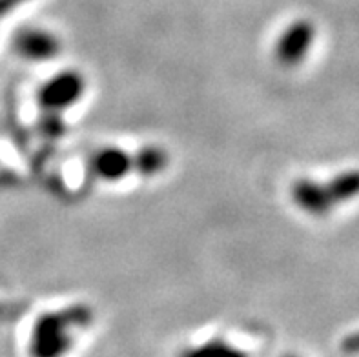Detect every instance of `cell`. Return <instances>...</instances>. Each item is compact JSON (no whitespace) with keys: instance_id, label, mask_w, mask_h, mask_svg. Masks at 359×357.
<instances>
[{"instance_id":"6da1fadb","label":"cell","mask_w":359,"mask_h":357,"mask_svg":"<svg viewBox=\"0 0 359 357\" xmlns=\"http://www.w3.org/2000/svg\"><path fill=\"white\" fill-rule=\"evenodd\" d=\"M292 203L312 217H323L341 204L359 197V170H345L332 179L321 182L314 179H297L290 186Z\"/></svg>"},{"instance_id":"7a4b0ae2","label":"cell","mask_w":359,"mask_h":357,"mask_svg":"<svg viewBox=\"0 0 359 357\" xmlns=\"http://www.w3.org/2000/svg\"><path fill=\"white\" fill-rule=\"evenodd\" d=\"M90 317V310L84 307H72L41 317L33 332V356L59 357L72 343L73 328L88 325Z\"/></svg>"},{"instance_id":"3957f363","label":"cell","mask_w":359,"mask_h":357,"mask_svg":"<svg viewBox=\"0 0 359 357\" xmlns=\"http://www.w3.org/2000/svg\"><path fill=\"white\" fill-rule=\"evenodd\" d=\"M86 91V81L79 72L57 73L39 91V105L48 114H60L77 105Z\"/></svg>"},{"instance_id":"277c9868","label":"cell","mask_w":359,"mask_h":357,"mask_svg":"<svg viewBox=\"0 0 359 357\" xmlns=\"http://www.w3.org/2000/svg\"><path fill=\"white\" fill-rule=\"evenodd\" d=\"M316 41V26L310 20H296L281 33L273 46V59L283 68H297L309 57Z\"/></svg>"},{"instance_id":"5b68a950","label":"cell","mask_w":359,"mask_h":357,"mask_svg":"<svg viewBox=\"0 0 359 357\" xmlns=\"http://www.w3.org/2000/svg\"><path fill=\"white\" fill-rule=\"evenodd\" d=\"M15 51L20 57L33 62H44L53 57H57L60 51V41L53 33L46 32V29H22L15 36L13 41Z\"/></svg>"},{"instance_id":"8992f818","label":"cell","mask_w":359,"mask_h":357,"mask_svg":"<svg viewBox=\"0 0 359 357\" xmlns=\"http://www.w3.org/2000/svg\"><path fill=\"white\" fill-rule=\"evenodd\" d=\"M90 170L100 181H123L133 172V155L121 148H102L91 155Z\"/></svg>"},{"instance_id":"52a82bcc","label":"cell","mask_w":359,"mask_h":357,"mask_svg":"<svg viewBox=\"0 0 359 357\" xmlns=\"http://www.w3.org/2000/svg\"><path fill=\"white\" fill-rule=\"evenodd\" d=\"M170 159L166 149L159 146H144L133 155V172L141 173L142 177L159 175L166 170Z\"/></svg>"},{"instance_id":"ba28073f","label":"cell","mask_w":359,"mask_h":357,"mask_svg":"<svg viewBox=\"0 0 359 357\" xmlns=\"http://www.w3.org/2000/svg\"><path fill=\"white\" fill-rule=\"evenodd\" d=\"M182 357H246L241 350L233 349L230 344L223 343V341H212L206 343L199 349L188 350Z\"/></svg>"},{"instance_id":"9c48e42d","label":"cell","mask_w":359,"mask_h":357,"mask_svg":"<svg viewBox=\"0 0 359 357\" xmlns=\"http://www.w3.org/2000/svg\"><path fill=\"white\" fill-rule=\"evenodd\" d=\"M341 349L345 350L346 353H352V356H359V332L346 335L345 341L341 343Z\"/></svg>"},{"instance_id":"30bf717a","label":"cell","mask_w":359,"mask_h":357,"mask_svg":"<svg viewBox=\"0 0 359 357\" xmlns=\"http://www.w3.org/2000/svg\"><path fill=\"white\" fill-rule=\"evenodd\" d=\"M24 0H0V18H4L11 9L17 8Z\"/></svg>"}]
</instances>
